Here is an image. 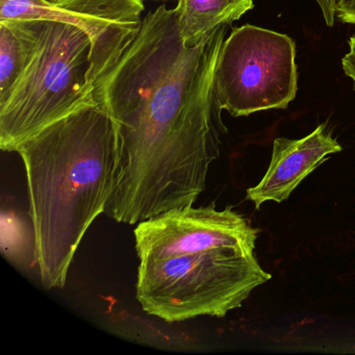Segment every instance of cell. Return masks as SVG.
Segmentation results:
<instances>
[{"mask_svg": "<svg viewBox=\"0 0 355 355\" xmlns=\"http://www.w3.org/2000/svg\"><path fill=\"white\" fill-rule=\"evenodd\" d=\"M195 46L180 36L178 12L147 14L140 32L94 89L120 135V159L105 215L139 224L196 202L220 155L218 58L230 26Z\"/></svg>", "mask_w": 355, "mask_h": 355, "instance_id": "cell-1", "label": "cell"}, {"mask_svg": "<svg viewBox=\"0 0 355 355\" xmlns=\"http://www.w3.org/2000/svg\"><path fill=\"white\" fill-rule=\"evenodd\" d=\"M28 178L39 274L46 288H62L91 224L105 214L117 178L119 128L91 101L20 145Z\"/></svg>", "mask_w": 355, "mask_h": 355, "instance_id": "cell-2", "label": "cell"}, {"mask_svg": "<svg viewBox=\"0 0 355 355\" xmlns=\"http://www.w3.org/2000/svg\"><path fill=\"white\" fill-rule=\"evenodd\" d=\"M254 250L251 243L140 261L137 299L145 313L169 323L225 317L271 279Z\"/></svg>", "mask_w": 355, "mask_h": 355, "instance_id": "cell-3", "label": "cell"}, {"mask_svg": "<svg viewBox=\"0 0 355 355\" xmlns=\"http://www.w3.org/2000/svg\"><path fill=\"white\" fill-rule=\"evenodd\" d=\"M91 42L71 24L44 21L28 67L0 101V148L14 153L28 139L94 101L89 82Z\"/></svg>", "mask_w": 355, "mask_h": 355, "instance_id": "cell-4", "label": "cell"}, {"mask_svg": "<svg viewBox=\"0 0 355 355\" xmlns=\"http://www.w3.org/2000/svg\"><path fill=\"white\" fill-rule=\"evenodd\" d=\"M296 43L288 35L245 24L224 40L215 73L220 111L232 117L284 110L296 98Z\"/></svg>", "mask_w": 355, "mask_h": 355, "instance_id": "cell-5", "label": "cell"}, {"mask_svg": "<svg viewBox=\"0 0 355 355\" xmlns=\"http://www.w3.org/2000/svg\"><path fill=\"white\" fill-rule=\"evenodd\" d=\"M259 230L242 214L215 205L178 207L145 220L135 230L139 261L192 254L257 243Z\"/></svg>", "mask_w": 355, "mask_h": 355, "instance_id": "cell-6", "label": "cell"}, {"mask_svg": "<svg viewBox=\"0 0 355 355\" xmlns=\"http://www.w3.org/2000/svg\"><path fill=\"white\" fill-rule=\"evenodd\" d=\"M144 0H55L41 19L82 28L91 42L89 82L93 89L119 61L140 32Z\"/></svg>", "mask_w": 355, "mask_h": 355, "instance_id": "cell-7", "label": "cell"}, {"mask_svg": "<svg viewBox=\"0 0 355 355\" xmlns=\"http://www.w3.org/2000/svg\"><path fill=\"white\" fill-rule=\"evenodd\" d=\"M342 149L327 122L304 138L275 139L267 173L257 186L247 190V198L257 209L266 201L282 202L309 174Z\"/></svg>", "mask_w": 355, "mask_h": 355, "instance_id": "cell-8", "label": "cell"}, {"mask_svg": "<svg viewBox=\"0 0 355 355\" xmlns=\"http://www.w3.org/2000/svg\"><path fill=\"white\" fill-rule=\"evenodd\" d=\"M45 20L0 21V101H5L30 64Z\"/></svg>", "mask_w": 355, "mask_h": 355, "instance_id": "cell-9", "label": "cell"}, {"mask_svg": "<svg viewBox=\"0 0 355 355\" xmlns=\"http://www.w3.org/2000/svg\"><path fill=\"white\" fill-rule=\"evenodd\" d=\"M253 0H178V26L187 46H195L224 24L241 19Z\"/></svg>", "mask_w": 355, "mask_h": 355, "instance_id": "cell-10", "label": "cell"}, {"mask_svg": "<svg viewBox=\"0 0 355 355\" xmlns=\"http://www.w3.org/2000/svg\"><path fill=\"white\" fill-rule=\"evenodd\" d=\"M0 249L3 257L16 267L39 266L36 232L32 218L19 211L3 207Z\"/></svg>", "mask_w": 355, "mask_h": 355, "instance_id": "cell-11", "label": "cell"}, {"mask_svg": "<svg viewBox=\"0 0 355 355\" xmlns=\"http://www.w3.org/2000/svg\"><path fill=\"white\" fill-rule=\"evenodd\" d=\"M348 45L349 51L342 59V68L346 76L352 80L355 91V36L349 38Z\"/></svg>", "mask_w": 355, "mask_h": 355, "instance_id": "cell-12", "label": "cell"}, {"mask_svg": "<svg viewBox=\"0 0 355 355\" xmlns=\"http://www.w3.org/2000/svg\"><path fill=\"white\" fill-rule=\"evenodd\" d=\"M336 18L343 24L355 26V0H340L336 11Z\"/></svg>", "mask_w": 355, "mask_h": 355, "instance_id": "cell-13", "label": "cell"}, {"mask_svg": "<svg viewBox=\"0 0 355 355\" xmlns=\"http://www.w3.org/2000/svg\"><path fill=\"white\" fill-rule=\"evenodd\" d=\"M320 9H321L322 15L327 26L332 28L334 26L336 18V11H338V5L340 0H315Z\"/></svg>", "mask_w": 355, "mask_h": 355, "instance_id": "cell-14", "label": "cell"}, {"mask_svg": "<svg viewBox=\"0 0 355 355\" xmlns=\"http://www.w3.org/2000/svg\"><path fill=\"white\" fill-rule=\"evenodd\" d=\"M153 1H164L165 3V1H169V0H153Z\"/></svg>", "mask_w": 355, "mask_h": 355, "instance_id": "cell-15", "label": "cell"}, {"mask_svg": "<svg viewBox=\"0 0 355 355\" xmlns=\"http://www.w3.org/2000/svg\"><path fill=\"white\" fill-rule=\"evenodd\" d=\"M47 1H51V3H53V1H55V0H47Z\"/></svg>", "mask_w": 355, "mask_h": 355, "instance_id": "cell-16", "label": "cell"}]
</instances>
